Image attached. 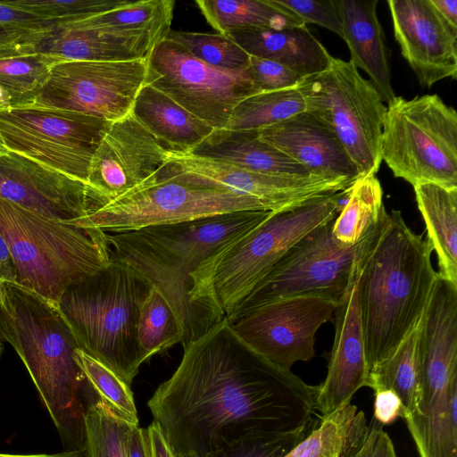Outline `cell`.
Here are the masks:
<instances>
[{
    "mask_svg": "<svg viewBox=\"0 0 457 457\" xmlns=\"http://www.w3.org/2000/svg\"><path fill=\"white\" fill-rule=\"evenodd\" d=\"M318 386L246 345L223 318L184 348L147 406L177 457H205L264 436L316 428Z\"/></svg>",
    "mask_w": 457,
    "mask_h": 457,
    "instance_id": "cell-1",
    "label": "cell"
},
{
    "mask_svg": "<svg viewBox=\"0 0 457 457\" xmlns=\"http://www.w3.org/2000/svg\"><path fill=\"white\" fill-rule=\"evenodd\" d=\"M431 245L402 212L382 211L359 260L358 298L370 370L390 355L422 316L438 278Z\"/></svg>",
    "mask_w": 457,
    "mask_h": 457,
    "instance_id": "cell-2",
    "label": "cell"
},
{
    "mask_svg": "<svg viewBox=\"0 0 457 457\" xmlns=\"http://www.w3.org/2000/svg\"><path fill=\"white\" fill-rule=\"evenodd\" d=\"M0 339L21 359L67 450L83 449L87 380L57 305L17 284H0Z\"/></svg>",
    "mask_w": 457,
    "mask_h": 457,
    "instance_id": "cell-3",
    "label": "cell"
},
{
    "mask_svg": "<svg viewBox=\"0 0 457 457\" xmlns=\"http://www.w3.org/2000/svg\"><path fill=\"white\" fill-rule=\"evenodd\" d=\"M273 212L242 211L192 221L107 233L112 259L133 268L171 307L183 349L210 328L190 301L191 276L225 244L262 223Z\"/></svg>",
    "mask_w": 457,
    "mask_h": 457,
    "instance_id": "cell-4",
    "label": "cell"
},
{
    "mask_svg": "<svg viewBox=\"0 0 457 457\" xmlns=\"http://www.w3.org/2000/svg\"><path fill=\"white\" fill-rule=\"evenodd\" d=\"M348 188L273 212L219 248L191 276L190 301L209 328L228 318L255 285L304 236L334 220Z\"/></svg>",
    "mask_w": 457,
    "mask_h": 457,
    "instance_id": "cell-5",
    "label": "cell"
},
{
    "mask_svg": "<svg viewBox=\"0 0 457 457\" xmlns=\"http://www.w3.org/2000/svg\"><path fill=\"white\" fill-rule=\"evenodd\" d=\"M150 284L120 260L66 288L57 307L79 349L130 386L143 363L137 321Z\"/></svg>",
    "mask_w": 457,
    "mask_h": 457,
    "instance_id": "cell-6",
    "label": "cell"
},
{
    "mask_svg": "<svg viewBox=\"0 0 457 457\" xmlns=\"http://www.w3.org/2000/svg\"><path fill=\"white\" fill-rule=\"evenodd\" d=\"M0 233L15 265V284L56 305L67 287L112 260L104 231L53 220L1 197Z\"/></svg>",
    "mask_w": 457,
    "mask_h": 457,
    "instance_id": "cell-7",
    "label": "cell"
},
{
    "mask_svg": "<svg viewBox=\"0 0 457 457\" xmlns=\"http://www.w3.org/2000/svg\"><path fill=\"white\" fill-rule=\"evenodd\" d=\"M242 211L270 210L255 197L182 171L169 161L143 183L69 222L118 233Z\"/></svg>",
    "mask_w": 457,
    "mask_h": 457,
    "instance_id": "cell-8",
    "label": "cell"
},
{
    "mask_svg": "<svg viewBox=\"0 0 457 457\" xmlns=\"http://www.w3.org/2000/svg\"><path fill=\"white\" fill-rule=\"evenodd\" d=\"M381 159L395 178L457 188V113L436 95L387 104Z\"/></svg>",
    "mask_w": 457,
    "mask_h": 457,
    "instance_id": "cell-9",
    "label": "cell"
},
{
    "mask_svg": "<svg viewBox=\"0 0 457 457\" xmlns=\"http://www.w3.org/2000/svg\"><path fill=\"white\" fill-rule=\"evenodd\" d=\"M297 88L305 112L334 132L360 175H376L386 106L374 85L350 61L331 55L327 70L303 78Z\"/></svg>",
    "mask_w": 457,
    "mask_h": 457,
    "instance_id": "cell-10",
    "label": "cell"
},
{
    "mask_svg": "<svg viewBox=\"0 0 457 457\" xmlns=\"http://www.w3.org/2000/svg\"><path fill=\"white\" fill-rule=\"evenodd\" d=\"M334 220L293 245L226 319L230 322L258 307L293 297H321L337 305L378 222L356 245H344L332 235Z\"/></svg>",
    "mask_w": 457,
    "mask_h": 457,
    "instance_id": "cell-11",
    "label": "cell"
},
{
    "mask_svg": "<svg viewBox=\"0 0 457 457\" xmlns=\"http://www.w3.org/2000/svg\"><path fill=\"white\" fill-rule=\"evenodd\" d=\"M112 122L36 105L0 110V134L8 151L87 184L91 159Z\"/></svg>",
    "mask_w": 457,
    "mask_h": 457,
    "instance_id": "cell-12",
    "label": "cell"
},
{
    "mask_svg": "<svg viewBox=\"0 0 457 457\" xmlns=\"http://www.w3.org/2000/svg\"><path fill=\"white\" fill-rule=\"evenodd\" d=\"M145 84L213 129L225 128L237 104L262 92L250 68H216L167 38L159 42L147 58Z\"/></svg>",
    "mask_w": 457,
    "mask_h": 457,
    "instance_id": "cell-13",
    "label": "cell"
},
{
    "mask_svg": "<svg viewBox=\"0 0 457 457\" xmlns=\"http://www.w3.org/2000/svg\"><path fill=\"white\" fill-rule=\"evenodd\" d=\"M147 58L54 64L32 105L80 112L111 122L131 113L145 85Z\"/></svg>",
    "mask_w": 457,
    "mask_h": 457,
    "instance_id": "cell-14",
    "label": "cell"
},
{
    "mask_svg": "<svg viewBox=\"0 0 457 457\" xmlns=\"http://www.w3.org/2000/svg\"><path fill=\"white\" fill-rule=\"evenodd\" d=\"M336 304L314 296L293 297L258 307L232 321L236 334L273 364L290 370L315 355V334L331 320Z\"/></svg>",
    "mask_w": 457,
    "mask_h": 457,
    "instance_id": "cell-15",
    "label": "cell"
},
{
    "mask_svg": "<svg viewBox=\"0 0 457 457\" xmlns=\"http://www.w3.org/2000/svg\"><path fill=\"white\" fill-rule=\"evenodd\" d=\"M170 153L132 113L112 122L88 168L95 209L145 181L169 162Z\"/></svg>",
    "mask_w": 457,
    "mask_h": 457,
    "instance_id": "cell-16",
    "label": "cell"
},
{
    "mask_svg": "<svg viewBox=\"0 0 457 457\" xmlns=\"http://www.w3.org/2000/svg\"><path fill=\"white\" fill-rule=\"evenodd\" d=\"M0 197L58 221L95 211L86 183L12 151L0 154Z\"/></svg>",
    "mask_w": 457,
    "mask_h": 457,
    "instance_id": "cell-17",
    "label": "cell"
},
{
    "mask_svg": "<svg viewBox=\"0 0 457 457\" xmlns=\"http://www.w3.org/2000/svg\"><path fill=\"white\" fill-rule=\"evenodd\" d=\"M395 38L422 87L457 78V28L430 0H389Z\"/></svg>",
    "mask_w": 457,
    "mask_h": 457,
    "instance_id": "cell-18",
    "label": "cell"
},
{
    "mask_svg": "<svg viewBox=\"0 0 457 457\" xmlns=\"http://www.w3.org/2000/svg\"><path fill=\"white\" fill-rule=\"evenodd\" d=\"M169 161L182 171L255 197L272 212L299 204L312 197L344 191L353 184L343 179L320 175L285 177L262 174L227 162L174 152L170 153Z\"/></svg>",
    "mask_w": 457,
    "mask_h": 457,
    "instance_id": "cell-19",
    "label": "cell"
},
{
    "mask_svg": "<svg viewBox=\"0 0 457 457\" xmlns=\"http://www.w3.org/2000/svg\"><path fill=\"white\" fill-rule=\"evenodd\" d=\"M359 258L349 285L333 313L334 342L327 376L318 386L316 396V411L321 417L350 403L353 395L366 386L368 380L369 368L358 298Z\"/></svg>",
    "mask_w": 457,
    "mask_h": 457,
    "instance_id": "cell-20",
    "label": "cell"
},
{
    "mask_svg": "<svg viewBox=\"0 0 457 457\" xmlns=\"http://www.w3.org/2000/svg\"><path fill=\"white\" fill-rule=\"evenodd\" d=\"M161 41L149 33L108 32L67 21L33 34L27 43L34 52L52 57L60 63L145 59Z\"/></svg>",
    "mask_w": 457,
    "mask_h": 457,
    "instance_id": "cell-21",
    "label": "cell"
},
{
    "mask_svg": "<svg viewBox=\"0 0 457 457\" xmlns=\"http://www.w3.org/2000/svg\"><path fill=\"white\" fill-rule=\"evenodd\" d=\"M273 145L312 173L351 183L361 177L345 149L323 122L307 112L258 130Z\"/></svg>",
    "mask_w": 457,
    "mask_h": 457,
    "instance_id": "cell-22",
    "label": "cell"
},
{
    "mask_svg": "<svg viewBox=\"0 0 457 457\" xmlns=\"http://www.w3.org/2000/svg\"><path fill=\"white\" fill-rule=\"evenodd\" d=\"M337 4L350 62L367 73L387 104L395 95L391 84L388 49L377 14L378 1L337 0Z\"/></svg>",
    "mask_w": 457,
    "mask_h": 457,
    "instance_id": "cell-23",
    "label": "cell"
},
{
    "mask_svg": "<svg viewBox=\"0 0 457 457\" xmlns=\"http://www.w3.org/2000/svg\"><path fill=\"white\" fill-rule=\"evenodd\" d=\"M187 154L227 162L245 170L268 175L285 177L317 175L280 150L262 140L258 130L214 129Z\"/></svg>",
    "mask_w": 457,
    "mask_h": 457,
    "instance_id": "cell-24",
    "label": "cell"
},
{
    "mask_svg": "<svg viewBox=\"0 0 457 457\" xmlns=\"http://www.w3.org/2000/svg\"><path fill=\"white\" fill-rule=\"evenodd\" d=\"M250 56L278 62L303 78L327 70L331 54L307 25L284 30H237L226 35Z\"/></svg>",
    "mask_w": 457,
    "mask_h": 457,
    "instance_id": "cell-25",
    "label": "cell"
},
{
    "mask_svg": "<svg viewBox=\"0 0 457 457\" xmlns=\"http://www.w3.org/2000/svg\"><path fill=\"white\" fill-rule=\"evenodd\" d=\"M131 113L174 153L188 154L214 129L170 97L145 83L136 97Z\"/></svg>",
    "mask_w": 457,
    "mask_h": 457,
    "instance_id": "cell-26",
    "label": "cell"
},
{
    "mask_svg": "<svg viewBox=\"0 0 457 457\" xmlns=\"http://www.w3.org/2000/svg\"><path fill=\"white\" fill-rule=\"evenodd\" d=\"M413 189L427 240L437 256L438 277L457 285V188L420 183Z\"/></svg>",
    "mask_w": 457,
    "mask_h": 457,
    "instance_id": "cell-27",
    "label": "cell"
},
{
    "mask_svg": "<svg viewBox=\"0 0 457 457\" xmlns=\"http://www.w3.org/2000/svg\"><path fill=\"white\" fill-rule=\"evenodd\" d=\"M422 321L423 314L398 347L370 370L366 384L374 392L392 389L400 397L406 411L403 420L407 427L419 415Z\"/></svg>",
    "mask_w": 457,
    "mask_h": 457,
    "instance_id": "cell-28",
    "label": "cell"
},
{
    "mask_svg": "<svg viewBox=\"0 0 457 457\" xmlns=\"http://www.w3.org/2000/svg\"><path fill=\"white\" fill-rule=\"evenodd\" d=\"M195 4L207 22L223 36L237 30L278 31L306 25L277 0H196Z\"/></svg>",
    "mask_w": 457,
    "mask_h": 457,
    "instance_id": "cell-29",
    "label": "cell"
},
{
    "mask_svg": "<svg viewBox=\"0 0 457 457\" xmlns=\"http://www.w3.org/2000/svg\"><path fill=\"white\" fill-rule=\"evenodd\" d=\"M57 62L34 52L25 41L0 46V87L11 107L32 105Z\"/></svg>",
    "mask_w": 457,
    "mask_h": 457,
    "instance_id": "cell-30",
    "label": "cell"
},
{
    "mask_svg": "<svg viewBox=\"0 0 457 457\" xmlns=\"http://www.w3.org/2000/svg\"><path fill=\"white\" fill-rule=\"evenodd\" d=\"M365 413L347 403L320 418L318 426L284 457H340L366 433Z\"/></svg>",
    "mask_w": 457,
    "mask_h": 457,
    "instance_id": "cell-31",
    "label": "cell"
},
{
    "mask_svg": "<svg viewBox=\"0 0 457 457\" xmlns=\"http://www.w3.org/2000/svg\"><path fill=\"white\" fill-rule=\"evenodd\" d=\"M383 190L376 175L361 176L348 188L343 206L332 226V235L341 245H354L378 224Z\"/></svg>",
    "mask_w": 457,
    "mask_h": 457,
    "instance_id": "cell-32",
    "label": "cell"
},
{
    "mask_svg": "<svg viewBox=\"0 0 457 457\" xmlns=\"http://www.w3.org/2000/svg\"><path fill=\"white\" fill-rule=\"evenodd\" d=\"M175 1H131L120 8L71 22L79 27L119 33H149L164 40L170 31Z\"/></svg>",
    "mask_w": 457,
    "mask_h": 457,
    "instance_id": "cell-33",
    "label": "cell"
},
{
    "mask_svg": "<svg viewBox=\"0 0 457 457\" xmlns=\"http://www.w3.org/2000/svg\"><path fill=\"white\" fill-rule=\"evenodd\" d=\"M304 111V98L297 87L261 92L237 104L224 129L260 130Z\"/></svg>",
    "mask_w": 457,
    "mask_h": 457,
    "instance_id": "cell-34",
    "label": "cell"
},
{
    "mask_svg": "<svg viewBox=\"0 0 457 457\" xmlns=\"http://www.w3.org/2000/svg\"><path fill=\"white\" fill-rule=\"evenodd\" d=\"M180 341L179 326L171 307L162 293L151 287L141 304L137 321L142 362Z\"/></svg>",
    "mask_w": 457,
    "mask_h": 457,
    "instance_id": "cell-35",
    "label": "cell"
},
{
    "mask_svg": "<svg viewBox=\"0 0 457 457\" xmlns=\"http://www.w3.org/2000/svg\"><path fill=\"white\" fill-rule=\"evenodd\" d=\"M84 424L86 457H128V436L133 425L100 399L87 406Z\"/></svg>",
    "mask_w": 457,
    "mask_h": 457,
    "instance_id": "cell-36",
    "label": "cell"
},
{
    "mask_svg": "<svg viewBox=\"0 0 457 457\" xmlns=\"http://www.w3.org/2000/svg\"><path fill=\"white\" fill-rule=\"evenodd\" d=\"M74 358L99 399L120 419L138 426L137 411L130 386L114 371L81 349L75 350Z\"/></svg>",
    "mask_w": 457,
    "mask_h": 457,
    "instance_id": "cell-37",
    "label": "cell"
},
{
    "mask_svg": "<svg viewBox=\"0 0 457 457\" xmlns=\"http://www.w3.org/2000/svg\"><path fill=\"white\" fill-rule=\"evenodd\" d=\"M193 56L216 68L242 71L249 68L250 55L226 36L170 30L166 37Z\"/></svg>",
    "mask_w": 457,
    "mask_h": 457,
    "instance_id": "cell-38",
    "label": "cell"
},
{
    "mask_svg": "<svg viewBox=\"0 0 457 457\" xmlns=\"http://www.w3.org/2000/svg\"><path fill=\"white\" fill-rule=\"evenodd\" d=\"M9 4L42 18L62 22L104 13L129 4L128 0H12Z\"/></svg>",
    "mask_w": 457,
    "mask_h": 457,
    "instance_id": "cell-39",
    "label": "cell"
},
{
    "mask_svg": "<svg viewBox=\"0 0 457 457\" xmlns=\"http://www.w3.org/2000/svg\"><path fill=\"white\" fill-rule=\"evenodd\" d=\"M315 428L238 443L205 457H284Z\"/></svg>",
    "mask_w": 457,
    "mask_h": 457,
    "instance_id": "cell-40",
    "label": "cell"
},
{
    "mask_svg": "<svg viewBox=\"0 0 457 457\" xmlns=\"http://www.w3.org/2000/svg\"><path fill=\"white\" fill-rule=\"evenodd\" d=\"M296 14L304 24L321 26L343 38V25L337 0H277Z\"/></svg>",
    "mask_w": 457,
    "mask_h": 457,
    "instance_id": "cell-41",
    "label": "cell"
},
{
    "mask_svg": "<svg viewBox=\"0 0 457 457\" xmlns=\"http://www.w3.org/2000/svg\"><path fill=\"white\" fill-rule=\"evenodd\" d=\"M249 68L262 92L294 88L303 79L289 68L268 59L250 56Z\"/></svg>",
    "mask_w": 457,
    "mask_h": 457,
    "instance_id": "cell-42",
    "label": "cell"
},
{
    "mask_svg": "<svg viewBox=\"0 0 457 457\" xmlns=\"http://www.w3.org/2000/svg\"><path fill=\"white\" fill-rule=\"evenodd\" d=\"M374 418L364 436L340 457H397L394 443Z\"/></svg>",
    "mask_w": 457,
    "mask_h": 457,
    "instance_id": "cell-43",
    "label": "cell"
},
{
    "mask_svg": "<svg viewBox=\"0 0 457 457\" xmlns=\"http://www.w3.org/2000/svg\"><path fill=\"white\" fill-rule=\"evenodd\" d=\"M60 22L42 18L32 12L0 2V25L26 33H40Z\"/></svg>",
    "mask_w": 457,
    "mask_h": 457,
    "instance_id": "cell-44",
    "label": "cell"
},
{
    "mask_svg": "<svg viewBox=\"0 0 457 457\" xmlns=\"http://www.w3.org/2000/svg\"><path fill=\"white\" fill-rule=\"evenodd\" d=\"M373 418L381 425H388L398 417L406 418L405 408L400 397L392 389L374 392Z\"/></svg>",
    "mask_w": 457,
    "mask_h": 457,
    "instance_id": "cell-45",
    "label": "cell"
},
{
    "mask_svg": "<svg viewBox=\"0 0 457 457\" xmlns=\"http://www.w3.org/2000/svg\"><path fill=\"white\" fill-rule=\"evenodd\" d=\"M128 457H152L147 428L132 426L128 436Z\"/></svg>",
    "mask_w": 457,
    "mask_h": 457,
    "instance_id": "cell-46",
    "label": "cell"
},
{
    "mask_svg": "<svg viewBox=\"0 0 457 457\" xmlns=\"http://www.w3.org/2000/svg\"><path fill=\"white\" fill-rule=\"evenodd\" d=\"M149 435L152 457H177L160 426L153 420L146 428Z\"/></svg>",
    "mask_w": 457,
    "mask_h": 457,
    "instance_id": "cell-47",
    "label": "cell"
},
{
    "mask_svg": "<svg viewBox=\"0 0 457 457\" xmlns=\"http://www.w3.org/2000/svg\"><path fill=\"white\" fill-rule=\"evenodd\" d=\"M16 269L9 247L0 233V284L16 283Z\"/></svg>",
    "mask_w": 457,
    "mask_h": 457,
    "instance_id": "cell-48",
    "label": "cell"
},
{
    "mask_svg": "<svg viewBox=\"0 0 457 457\" xmlns=\"http://www.w3.org/2000/svg\"><path fill=\"white\" fill-rule=\"evenodd\" d=\"M430 3L444 20L457 28V0H430Z\"/></svg>",
    "mask_w": 457,
    "mask_h": 457,
    "instance_id": "cell-49",
    "label": "cell"
},
{
    "mask_svg": "<svg viewBox=\"0 0 457 457\" xmlns=\"http://www.w3.org/2000/svg\"><path fill=\"white\" fill-rule=\"evenodd\" d=\"M35 33H26L0 25V46L28 40Z\"/></svg>",
    "mask_w": 457,
    "mask_h": 457,
    "instance_id": "cell-50",
    "label": "cell"
},
{
    "mask_svg": "<svg viewBox=\"0 0 457 457\" xmlns=\"http://www.w3.org/2000/svg\"><path fill=\"white\" fill-rule=\"evenodd\" d=\"M0 457H86L84 449L66 450L53 454H9L0 453Z\"/></svg>",
    "mask_w": 457,
    "mask_h": 457,
    "instance_id": "cell-51",
    "label": "cell"
},
{
    "mask_svg": "<svg viewBox=\"0 0 457 457\" xmlns=\"http://www.w3.org/2000/svg\"><path fill=\"white\" fill-rule=\"evenodd\" d=\"M11 108L8 94L0 87V110Z\"/></svg>",
    "mask_w": 457,
    "mask_h": 457,
    "instance_id": "cell-52",
    "label": "cell"
},
{
    "mask_svg": "<svg viewBox=\"0 0 457 457\" xmlns=\"http://www.w3.org/2000/svg\"><path fill=\"white\" fill-rule=\"evenodd\" d=\"M6 153H8V150L5 147L4 141L2 139V136L0 134V154H6Z\"/></svg>",
    "mask_w": 457,
    "mask_h": 457,
    "instance_id": "cell-53",
    "label": "cell"
},
{
    "mask_svg": "<svg viewBox=\"0 0 457 457\" xmlns=\"http://www.w3.org/2000/svg\"><path fill=\"white\" fill-rule=\"evenodd\" d=\"M3 350H4V345H3V342L0 339V358H1V355H2V353H3Z\"/></svg>",
    "mask_w": 457,
    "mask_h": 457,
    "instance_id": "cell-54",
    "label": "cell"
}]
</instances>
